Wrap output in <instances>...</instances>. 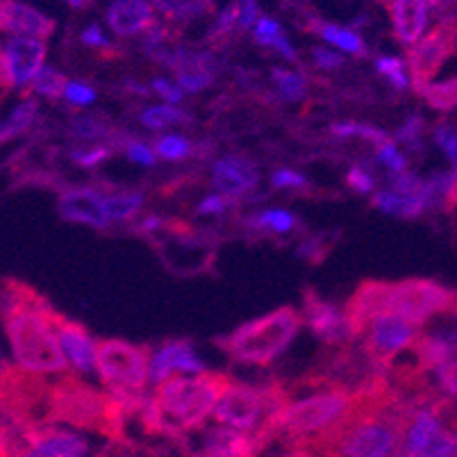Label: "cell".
<instances>
[{
    "label": "cell",
    "instance_id": "cell-9",
    "mask_svg": "<svg viewBox=\"0 0 457 457\" xmlns=\"http://www.w3.org/2000/svg\"><path fill=\"white\" fill-rule=\"evenodd\" d=\"M285 403L287 394L280 387H253L228 380L212 419L221 426L248 432L260 439Z\"/></svg>",
    "mask_w": 457,
    "mask_h": 457
},
{
    "label": "cell",
    "instance_id": "cell-51",
    "mask_svg": "<svg viewBox=\"0 0 457 457\" xmlns=\"http://www.w3.org/2000/svg\"><path fill=\"white\" fill-rule=\"evenodd\" d=\"M312 60L319 69H339L344 66V57L342 53H335V51H328V48H312Z\"/></svg>",
    "mask_w": 457,
    "mask_h": 457
},
{
    "label": "cell",
    "instance_id": "cell-60",
    "mask_svg": "<svg viewBox=\"0 0 457 457\" xmlns=\"http://www.w3.org/2000/svg\"><path fill=\"white\" fill-rule=\"evenodd\" d=\"M453 207H457V196H455V205H453Z\"/></svg>",
    "mask_w": 457,
    "mask_h": 457
},
{
    "label": "cell",
    "instance_id": "cell-56",
    "mask_svg": "<svg viewBox=\"0 0 457 457\" xmlns=\"http://www.w3.org/2000/svg\"><path fill=\"white\" fill-rule=\"evenodd\" d=\"M160 226H162V219H160V216H148L146 221L141 223V228H144V230H148V232L157 230V228H160Z\"/></svg>",
    "mask_w": 457,
    "mask_h": 457
},
{
    "label": "cell",
    "instance_id": "cell-48",
    "mask_svg": "<svg viewBox=\"0 0 457 457\" xmlns=\"http://www.w3.org/2000/svg\"><path fill=\"white\" fill-rule=\"evenodd\" d=\"M151 85H153V91H155V94H160L162 98L169 103V105H178V103H182L185 89H182L180 85H173V82H169L166 78H155Z\"/></svg>",
    "mask_w": 457,
    "mask_h": 457
},
{
    "label": "cell",
    "instance_id": "cell-61",
    "mask_svg": "<svg viewBox=\"0 0 457 457\" xmlns=\"http://www.w3.org/2000/svg\"><path fill=\"white\" fill-rule=\"evenodd\" d=\"M401 457H407V455H401Z\"/></svg>",
    "mask_w": 457,
    "mask_h": 457
},
{
    "label": "cell",
    "instance_id": "cell-55",
    "mask_svg": "<svg viewBox=\"0 0 457 457\" xmlns=\"http://www.w3.org/2000/svg\"><path fill=\"white\" fill-rule=\"evenodd\" d=\"M82 41H85L87 46H96V48H107L110 46V41H107V37L103 35V30L98 26H89L85 32H82Z\"/></svg>",
    "mask_w": 457,
    "mask_h": 457
},
{
    "label": "cell",
    "instance_id": "cell-25",
    "mask_svg": "<svg viewBox=\"0 0 457 457\" xmlns=\"http://www.w3.org/2000/svg\"><path fill=\"white\" fill-rule=\"evenodd\" d=\"M373 207H378L385 214L403 216V219H414V216L423 214L428 210V196H407V194H398L394 189H382L373 196Z\"/></svg>",
    "mask_w": 457,
    "mask_h": 457
},
{
    "label": "cell",
    "instance_id": "cell-43",
    "mask_svg": "<svg viewBox=\"0 0 457 457\" xmlns=\"http://www.w3.org/2000/svg\"><path fill=\"white\" fill-rule=\"evenodd\" d=\"M378 162L387 166L392 173H403L407 169V160L403 157V153L398 151L394 141H385V144L378 148Z\"/></svg>",
    "mask_w": 457,
    "mask_h": 457
},
{
    "label": "cell",
    "instance_id": "cell-52",
    "mask_svg": "<svg viewBox=\"0 0 457 457\" xmlns=\"http://www.w3.org/2000/svg\"><path fill=\"white\" fill-rule=\"evenodd\" d=\"M230 205H232L230 196L214 194V196H207L205 201H201V205H198V214H223Z\"/></svg>",
    "mask_w": 457,
    "mask_h": 457
},
{
    "label": "cell",
    "instance_id": "cell-44",
    "mask_svg": "<svg viewBox=\"0 0 457 457\" xmlns=\"http://www.w3.org/2000/svg\"><path fill=\"white\" fill-rule=\"evenodd\" d=\"M71 132L78 139H98V137L105 135L107 128L101 121H96L94 116H78L71 126Z\"/></svg>",
    "mask_w": 457,
    "mask_h": 457
},
{
    "label": "cell",
    "instance_id": "cell-32",
    "mask_svg": "<svg viewBox=\"0 0 457 457\" xmlns=\"http://www.w3.org/2000/svg\"><path fill=\"white\" fill-rule=\"evenodd\" d=\"M271 78H273V85L278 87V91H280V96L285 98V101L298 103L305 98L307 82L301 73L289 69H273Z\"/></svg>",
    "mask_w": 457,
    "mask_h": 457
},
{
    "label": "cell",
    "instance_id": "cell-21",
    "mask_svg": "<svg viewBox=\"0 0 457 457\" xmlns=\"http://www.w3.org/2000/svg\"><path fill=\"white\" fill-rule=\"evenodd\" d=\"M257 180H260V173L255 164L244 157H223L212 166V182L223 196H242L257 185Z\"/></svg>",
    "mask_w": 457,
    "mask_h": 457
},
{
    "label": "cell",
    "instance_id": "cell-15",
    "mask_svg": "<svg viewBox=\"0 0 457 457\" xmlns=\"http://www.w3.org/2000/svg\"><path fill=\"white\" fill-rule=\"evenodd\" d=\"M46 44L37 37H14L3 46V85L7 87H26L35 82L39 71L44 69Z\"/></svg>",
    "mask_w": 457,
    "mask_h": 457
},
{
    "label": "cell",
    "instance_id": "cell-24",
    "mask_svg": "<svg viewBox=\"0 0 457 457\" xmlns=\"http://www.w3.org/2000/svg\"><path fill=\"white\" fill-rule=\"evenodd\" d=\"M394 30L401 44L414 46L423 39V30L428 26V3L426 0H392Z\"/></svg>",
    "mask_w": 457,
    "mask_h": 457
},
{
    "label": "cell",
    "instance_id": "cell-42",
    "mask_svg": "<svg viewBox=\"0 0 457 457\" xmlns=\"http://www.w3.org/2000/svg\"><path fill=\"white\" fill-rule=\"evenodd\" d=\"M421 132H423V119L421 116H410L396 132V141L407 144L410 148H421Z\"/></svg>",
    "mask_w": 457,
    "mask_h": 457
},
{
    "label": "cell",
    "instance_id": "cell-53",
    "mask_svg": "<svg viewBox=\"0 0 457 457\" xmlns=\"http://www.w3.org/2000/svg\"><path fill=\"white\" fill-rule=\"evenodd\" d=\"M235 23H239V7L230 5V7H226L221 14H219V19H216L214 35H226V32L232 30V26H235Z\"/></svg>",
    "mask_w": 457,
    "mask_h": 457
},
{
    "label": "cell",
    "instance_id": "cell-38",
    "mask_svg": "<svg viewBox=\"0 0 457 457\" xmlns=\"http://www.w3.org/2000/svg\"><path fill=\"white\" fill-rule=\"evenodd\" d=\"M330 130L339 137H353V135L362 137V139L373 141V144H378V146H382L385 141H389L387 132L378 130V128L373 126H362V123H335Z\"/></svg>",
    "mask_w": 457,
    "mask_h": 457
},
{
    "label": "cell",
    "instance_id": "cell-40",
    "mask_svg": "<svg viewBox=\"0 0 457 457\" xmlns=\"http://www.w3.org/2000/svg\"><path fill=\"white\" fill-rule=\"evenodd\" d=\"M98 457H164V455H160V451H155V448H146V446H139V444L114 439L105 451H101V455Z\"/></svg>",
    "mask_w": 457,
    "mask_h": 457
},
{
    "label": "cell",
    "instance_id": "cell-47",
    "mask_svg": "<svg viewBox=\"0 0 457 457\" xmlns=\"http://www.w3.org/2000/svg\"><path fill=\"white\" fill-rule=\"evenodd\" d=\"M346 182L351 189H355L357 194H371L376 189V182H373V176L362 169V166H353L351 171H348Z\"/></svg>",
    "mask_w": 457,
    "mask_h": 457
},
{
    "label": "cell",
    "instance_id": "cell-26",
    "mask_svg": "<svg viewBox=\"0 0 457 457\" xmlns=\"http://www.w3.org/2000/svg\"><path fill=\"white\" fill-rule=\"evenodd\" d=\"M255 41L262 46H267V48L278 51L285 60L296 62V51L292 48L289 39L282 35V28L278 21L269 19V16H262L255 23Z\"/></svg>",
    "mask_w": 457,
    "mask_h": 457
},
{
    "label": "cell",
    "instance_id": "cell-3",
    "mask_svg": "<svg viewBox=\"0 0 457 457\" xmlns=\"http://www.w3.org/2000/svg\"><path fill=\"white\" fill-rule=\"evenodd\" d=\"M226 385L228 378L216 373L176 376L155 387V394L132 414L139 417L148 432L173 439L185 437L205 426Z\"/></svg>",
    "mask_w": 457,
    "mask_h": 457
},
{
    "label": "cell",
    "instance_id": "cell-34",
    "mask_svg": "<svg viewBox=\"0 0 457 457\" xmlns=\"http://www.w3.org/2000/svg\"><path fill=\"white\" fill-rule=\"evenodd\" d=\"M298 219L289 210H267L257 214L251 221V226H255L257 230H271L278 235H287L296 228Z\"/></svg>",
    "mask_w": 457,
    "mask_h": 457
},
{
    "label": "cell",
    "instance_id": "cell-13",
    "mask_svg": "<svg viewBox=\"0 0 457 457\" xmlns=\"http://www.w3.org/2000/svg\"><path fill=\"white\" fill-rule=\"evenodd\" d=\"M185 439L187 448L194 457H257L262 453V444L255 435L235 430V428L221 426H203L191 430Z\"/></svg>",
    "mask_w": 457,
    "mask_h": 457
},
{
    "label": "cell",
    "instance_id": "cell-37",
    "mask_svg": "<svg viewBox=\"0 0 457 457\" xmlns=\"http://www.w3.org/2000/svg\"><path fill=\"white\" fill-rule=\"evenodd\" d=\"M155 153L162 160L178 162L189 157L194 153V146H191L189 139H185L180 135H164L155 141Z\"/></svg>",
    "mask_w": 457,
    "mask_h": 457
},
{
    "label": "cell",
    "instance_id": "cell-58",
    "mask_svg": "<svg viewBox=\"0 0 457 457\" xmlns=\"http://www.w3.org/2000/svg\"><path fill=\"white\" fill-rule=\"evenodd\" d=\"M66 3H69V5H73V7H85L87 0H66Z\"/></svg>",
    "mask_w": 457,
    "mask_h": 457
},
{
    "label": "cell",
    "instance_id": "cell-28",
    "mask_svg": "<svg viewBox=\"0 0 457 457\" xmlns=\"http://www.w3.org/2000/svg\"><path fill=\"white\" fill-rule=\"evenodd\" d=\"M419 94L426 98L428 105L437 112H451L457 110V76L448 78V80H432L430 85L423 87Z\"/></svg>",
    "mask_w": 457,
    "mask_h": 457
},
{
    "label": "cell",
    "instance_id": "cell-29",
    "mask_svg": "<svg viewBox=\"0 0 457 457\" xmlns=\"http://www.w3.org/2000/svg\"><path fill=\"white\" fill-rule=\"evenodd\" d=\"M139 121L144 123L148 130H164V128L176 126V123H189L191 116L176 105H157L146 107V110L141 112Z\"/></svg>",
    "mask_w": 457,
    "mask_h": 457
},
{
    "label": "cell",
    "instance_id": "cell-8",
    "mask_svg": "<svg viewBox=\"0 0 457 457\" xmlns=\"http://www.w3.org/2000/svg\"><path fill=\"white\" fill-rule=\"evenodd\" d=\"M396 314L423 326L439 314L457 317V292L435 280L378 282V314Z\"/></svg>",
    "mask_w": 457,
    "mask_h": 457
},
{
    "label": "cell",
    "instance_id": "cell-59",
    "mask_svg": "<svg viewBox=\"0 0 457 457\" xmlns=\"http://www.w3.org/2000/svg\"><path fill=\"white\" fill-rule=\"evenodd\" d=\"M428 5H444V3H448V0H426Z\"/></svg>",
    "mask_w": 457,
    "mask_h": 457
},
{
    "label": "cell",
    "instance_id": "cell-2",
    "mask_svg": "<svg viewBox=\"0 0 457 457\" xmlns=\"http://www.w3.org/2000/svg\"><path fill=\"white\" fill-rule=\"evenodd\" d=\"M362 396L342 387H330L294 401L287 398L285 405L269 423L267 432L260 437L262 451L269 446L271 439H285L294 448H314L330 457L332 442L346 426L348 419L355 414Z\"/></svg>",
    "mask_w": 457,
    "mask_h": 457
},
{
    "label": "cell",
    "instance_id": "cell-12",
    "mask_svg": "<svg viewBox=\"0 0 457 457\" xmlns=\"http://www.w3.org/2000/svg\"><path fill=\"white\" fill-rule=\"evenodd\" d=\"M364 348L376 357L380 364H389L396 355H401L407 348H414L419 342L421 330L417 323L396 314H378L364 328Z\"/></svg>",
    "mask_w": 457,
    "mask_h": 457
},
{
    "label": "cell",
    "instance_id": "cell-49",
    "mask_svg": "<svg viewBox=\"0 0 457 457\" xmlns=\"http://www.w3.org/2000/svg\"><path fill=\"white\" fill-rule=\"evenodd\" d=\"M110 157V148H91V151H73L71 153V160L76 164L85 166V169H94L101 162H105Z\"/></svg>",
    "mask_w": 457,
    "mask_h": 457
},
{
    "label": "cell",
    "instance_id": "cell-23",
    "mask_svg": "<svg viewBox=\"0 0 457 457\" xmlns=\"http://www.w3.org/2000/svg\"><path fill=\"white\" fill-rule=\"evenodd\" d=\"M412 351L426 369L437 367L448 360H457V321L448 323L435 332H426V335L421 332Z\"/></svg>",
    "mask_w": 457,
    "mask_h": 457
},
{
    "label": "cell",
    "instance_id": "cell-16",
    "mask_svg": "<svg viewBox=\"0 0 457 457\" xmlns=\"http://www.w3.org/2000/svg\"><path fill=\"white\" fill-rule=\"evenodd\" d=\"M303 312H305V323L310 326V330L323 342L344 344L355 337L346 307L342 310L332 303L321 301L314 292H307Z\"/></svg>",
    "mask_w": 457,
    "mask_h": 457
},
{
    "label": "cell",
    "instance_id": "cell-45",
    "mask_svg": "<svg viewBox=\"0 0 457 457\" xmlns=\"http://www.w3.org/2000/svg\"><path fill=\"white\" fill-rule=\"evenodd\" d=\"M64 98L71 103V105L85 107V105H91V103L96 101V91L91 89L87 82L69 80V85H66V91H64Z\"/></svg>",
    "mask_w": 457,
    "mask_h": 457
},
{
    "label": "cell",
    "instance_id": "cell-46",
    "mask_svg": "<svg viewBox=\"0 0 457 457\" xmlns=\"http://www.w3.org/2000/svg\"><path fill=\"white\" fill-rule=\"evenodd\" d=\"M271 185L276 189H303V187H307V178L298 171H292V169H278L271 176Z\"/></svg>",
    "mask_w": 457,
    "mask_h": 457
},
{
    "label": "cell",
    "instance_id": "cell-27",
    "mask_svg": "<svg viewBox=\"0 0 457 457\" xmlns=\"http://www.w3.org/2000/svg\"><path fill=\"white\" fill-rule=\"evenodd\" d=\"M37 112H39V103L35 98H26V101H21L19 105L12 110V114L7 116L5 121H3V130H0V137L3 141H10L14 137H19L21 132H26L28 128L35 123Z\"/></svg>",
    "mask_w": 457,
    "mask_h": 457
},
{
    "label": "cell",
    "instance_id": "cell-7",
    "mask_svg": "<svg viewBox=\"0 0 457 457\" xmlns=\"http://www.w3.org/2000/svg\"><path fill=\"white\" fill-rule=\"evenodd\" d=\"M146 348L121 339H105L98 344L96 364L107 392L119 401L123 417L139 410L148 401L146 385H151V360Z\"/></svg>",
    "mask_w": 457,
    "mask_h": 457
},
{
    "label": "cell",
    "instance_id": "cell-5",
    "mask_svg": "<svg viewBox=\"0 0 457 457\" xmlns=\"http://www.w3.org/2000/svg\"><path fill=\"white\" fill-rule=\"evenodd\" d=\"M48 412L53 423L78 428V430H94L119 439L123 430V410L110 392H98L78 378L64 376L60 382L51 385Z\"/></svg>",
    "mask_w": 457,
    "mask_h": 457
},
{
    "label": "cell",
    "instance_id": "cell-11",
    "mask_svg": "<svg viewBox=\"0 0 457 457\" xmlns=\"http://www.w3.org/2000/svg\"><path fill=\"white\" fill-rule=\"evenodd\" d=\"M457 51V19H448L439 28L423 37L407 53V69L412 76L414 89L421 91L437 76L448 57Z\"/></svg>",
    "mask_w": 457,
    "mask_h": 457
},
{
    "label": "cell",
    "instance_id": "cell-20",
    "mask_svg": "<svg viewBox=\"0 0 457 457\" xmlns=\"http://www.w3.org/2000/svg\"><path fill=\"white\" fill-rule=\"evenodd\" d=\"M0 23H3V30L14 32V37H37V39L51 37L53 28H55L48 16L26 3H19V0H3Z\"/></svg>",
    "mask_w": 457,
    "mask_h": 457
},
{
    "label": "cell",
    "instance_id": "cell-50",
    "mask_svg": "<svg viewBox=\"0 0 457 457\" xmlns=\"http://www.w3.org/2000/svg\"><path fill=\"white\" fill-rule=\"evenodd\" d=\"M128 157H130L135 164H141V166H153L155 164V155L157 153L153 151L151 146H146V144H141V141H130L126 148Z\"/></svg>",
    "mask_w": 457,
    "mask_h": 457
},
{
    "label": "cell",
    "instance_id": "cell-35",
    "mask_svg": "<svg viewBox=\"0 0 457 457\" xmlns=\"http://www.w3.org/2000/svg\"><path fill=\"white\" fill-rule=\"evenodd\" d=\"M66 85H69V80L62 76L60 71L53 69V66H44V69L39 71V76L35 78V82H32V89L39 96H44V98L57 101L60 96H64Z\"/></svg>",
    "mask_w": 457,
    "mask_h": 457
},
{
    "label": "cell",
    "instance_id": "cell-41",
    "mask_svg": "<svg viewBox=\"0 0 457 457\" xmlns=\"http://www.w3.org/2000/svg\"><path fill=\"white\" fill-rule=\"evenodd\" d=\"M435 144L442 148L444 155L453 164V171L457 173V128L451 123H442L435 128Z\"/></svg>",
    "mask_w": 457,
    "mask_h": 457
},
{
    "label": "cell",
    "instance_id": "cell-10",
    "mask_svg": "<svg viewBox=\"0 0 457 457\" xmlns=\"http://www.w3.org/2000/svg\"><path fill=\"white\" fill-rule=\"evenodd\" d=\"M442 403H419L410 407L403 435V455L457 457V428L446 423Z\"/></svg>",
    "mask_w": 457,
    "mask_h": 457
},
{
    "label": "cell",
    "instance_id": "cell-57",
    "mask_svg": "<svg viewBox=\"0 0 457 457\" xmlns=\"http://www.w3.org/2000/svg\"><path fill=\"white\" fill-rule=\"evenodd\" d=\"M128 89H130V91H135V94H141V96H146V94H148V91L144 89V87H139V85H137V82H128Z\"/></svg>",
    "mask_w": 457,
    "mask_h": 457
},
{
    "label": "cell",
    "instance_id": "cell-31",
    "mask_svg": "<svg viewBox=\"0 0 457 457\" xmlns=\"http://www.w3.org/2000/svg\"><path fill=\"white\" fill-rule=\"evenodd\" d=\"M319 35L328 41V44L337 46V48H342L344 53H351V55H364V41L360 39V35H355L348 28H339V26H330V23H321L317 28Z\"/></svg>",
    "mask_w": 457,
    "mask_h": 457
},
{
    "label": "cell",
    "instance_id": "cell-4",
    "mask_svg": "<svg viewBox=\"0 0 457 457\" xmlns=\"http://www.w3.org/2000/svg\"><path fill=\"white\" fill-rule=\"evenodd\" d=\"M410 405L387 389L364 394L342 432L330 446V457H401Z\"/></svg>",
    "mask_w": 457,
    "mask_h": 457
},
{
    "label": "cell",
    "instance_id": "cell-6",
    "mask_svg": "<svg viewBox=\"0 0 457 457\" xmlns=\"http://www.w3.org/2000/svg\"><path fill=\"white\" fill-rule=\"evenodd\" d=\"M301 326L303 317L294 307H280L255 321L244 323L216 344L239 362L267 367L280 353L287 351Z\"/></svg>",
    "mask_w": 457,
    "mask_h": 457
},
{
    "label": "cell",
    "instance_id": "cell-19",
    "mask_svg": "<svg viewBox=\"0 0 457 457\" xmlns=\"http://www.w3.org/2000/svg\"><path fill=\"white\" fill-rule=\"evenodd\" d=\"M201 362L189 342H169L151 355V385L160 387L162 382L176 378V373H203Z\"/></svg>",
    "mask_w": 457,
    "mask_h": 457
},
{
    "label": "cell",
    "instance_id": "cell-30",
    "mask_svg": "<svg viewBox=\"0 0 457 457\" xmlns=\"http://www.w3.org/2000/svg\"><path fill=\"white\" fill-rule=\"evenodd\" d=\"M141 205H144V196L135 194V191H116V194L105 196L107 216H110L112 223L126 221V219L135 216Z\"/></svg>",
    "mask_w": 457,
    "mask_h": 457
},
{
    "label": "cell",
    "instance_id": "cell-1",
    "mask_svg": "<svg viewBox=\"0 0 457 457\" xmlns=\"http://www.w3.org/2000/svg\"><path fill=\"white\" fill-rule=\"evenodd\" d=\"M5 330L19 369L39 376L69 371V360L57 337L48 303L21 282H5Z\"/></svg>",
    "mask_w": 457,
    "mask_h": 457
},
{
    "label": "cell",
    "instance_id": "cell-39",
    "mask_svg": "<svg viewBox=\"0 0 457 457\" xmlns=\"http://www.w3.org/2000/svg\"><path fill=\"white\" fill-rule=\"evenodd\" d=\"M376 69L380 76L387 78L396 89H407L410 80H407V73H405V64H403L398 57H378L376 60Z\"/></svg>",
    "mask_w": 457,
    "mask_h": 457
},
{
    "label": "cell",
    "instance_id": "cell-54",
    "mask_svg": "<svg viewBox=\"0 0 457 457\" xmlns=\"http://www.w3.org/2000/svg\"><path fill=\"white\" fill-rule=\"evenodd\" d=\"M239 28L248 30L253 26V21L257 19V3L255 0H239Z\"/></svg>",
    "mask_w": 457,
    "mask_h": 457
},
{
    "label": "cell",
    "instance_id": "cell-33",
    "mask_svg": "<svg viewBox=\"0 0 457 457\" xmlns=\"http://www.w3.org/2000/svg\"><path fill=\"white\" fill-rule=\"evenodd\" d=\"M155 5L164 12L169 19L189 21L203 14L212 7V0H155Z\"/></svg>",
    "mask_w": 457,
    "mask_h": 457
},
{
    "label": "cell",
    "instance_id": "cell-18",
    "mask_svg": "<svg viewBox=\"0 0 457 457\" xmlns=\"http://www.w3.org/2000/svg\"><path fill=\"white\" fill-rule=\"evenodd\" d=\"M53 323H55L57 337H60V344L62 348H64V355L66 360H69L71 367L80 373L98 371V364H96L98 344H94L89 332H87L80 323L60 317L57 312L53 314Z\"/></svg>",
    "mask_w": 457,
    "mask_h": 457
},
{
    "label": "cell",
    "instance_id": "cell-14",
    "mask_svg": "<svg viewBox=\"0 0 457 457\" xmlns=\"http://www.w3.org/2000/svg\"><path fill=\"white\" fill-rule=\"evenodd\" d=\"M14 457H91V442L78 428L41 426L28 435V444Z\"/></svg>",
    "mask_w": 457,
    "mask_h": 457
},
{
    "label": "cell",
    "instance_id": "cell-17",
    "mask_svg": "<svg viewBox=\"0 0 457 457\" xmlns=\"http://www.w3.org/2000/svg\"><path fill=\"white\" fill-rule=\"evenodd\" d=\"M60 214L66 221L87 223L96 230H105L110 226V216H107L105 196L89 187H73L66 189L60 196Z\"/></svg>",
    "mask_w": 457,
    "mask_h": 457
},
{
    "label": "cell",
    "instance_id": "cell-36",
    "mask_svg": "<svg viewBox=\"0 0 457 457\" xmlns=\"http://www.w3.org/2000/svg\"><path fill=\"white\" fill-rule=\"evenodd\" d=\"M435 380V389L442 394L446 401L457 403V360H448V362L437 364V367L428 369Z\"/></svg>",
    "mask_w": 457,
    "mask_h": 457
},
{
    "label": "cell",
    "instance_id": "cell-22",
    "mask_svg": "<svg viewBox=\"0 0 457 457\" xmlns=\"http://www.w3.org/2000/svg\"><path fill=\"white\" fill-rule=\"evenodd\" d=\"M153 5L148 0H114L107 10V26L119 37H132L153 26Z\"/></svg>",
    "mask_w": 457,
    "mask_h": 457
}]
</instances>
